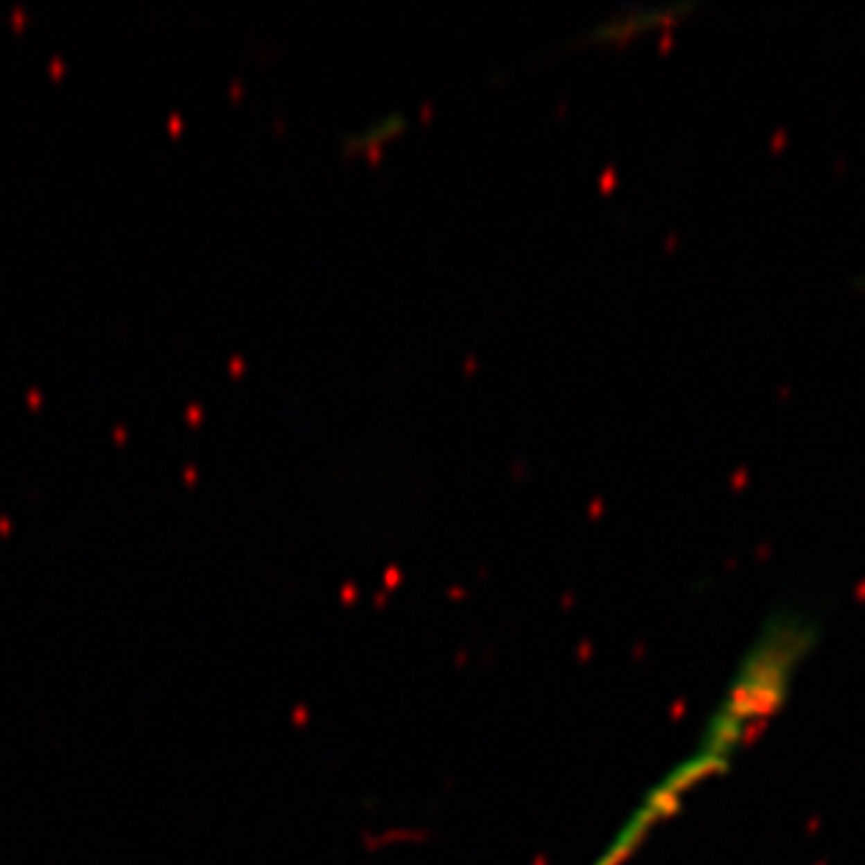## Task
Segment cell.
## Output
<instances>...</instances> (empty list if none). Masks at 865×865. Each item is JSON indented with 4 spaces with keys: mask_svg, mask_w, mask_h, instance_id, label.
Masks as SVG:
<instances>
[{
    "mask_svg": "<svg viewBox=\"0 0 865 865\" xmlns=\"http://www.w3.org/2000/svg\"><path fill=\"white\" fill-rule=\"evenodd\" d=\"M818 622L801 608H776L740 658L726 697L708 719L703 748L728 756L745 742L756 719L773 717L804 658L818 644Z\"/></svg>",
    "mask_w": 865,
    "mask_h": 865,
    "instance_id": "cell-1",
    "label": "cell"
},
{
    "mask_svg": "<svg viewBox=\"0 0 865 865\" xmlns=\"http://www.w3.org/2000/svg\"><path fill=\"white\" fill-rule=\"evenodd\" d=\"M686 3H644V6H627L605 17L600 26L591 28V37L600 42H624L638 34H647L653 28L670 26V20L686 15Z\"/></svg>",
    "mask_w": 865,
    "mask_h": 865,
    "instance_id": "cell-2",
    "label": "cell"
},
{
    "mask_svg": "<svg viewBox=\"0 0 865 865\" xmlns=\"http://www.w3.org/2000/svg\"><path fill=\"white\" fill-rule=\"evenodd\" d=\"M401 126H403V115H384V118H376L370 126L358 129V132L350 137V146H353V149H367V152H373V149L381 146V143L392 140V137L401 132Z\"/></svg>",
    "mask_w": 865,
    "mask_h": 865,
    "instance_id": "cell-3",
    "label": "cell"
}]
</instances>
